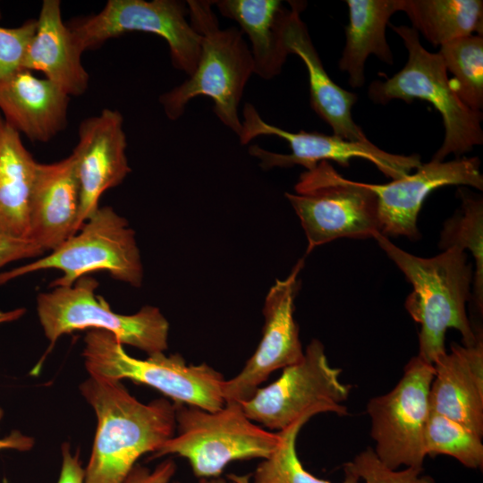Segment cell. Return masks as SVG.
I'll use <instances>...</instances> for the list:
<instances>
[{"instance_id":"27","label":"cell","mask_w":483,"mask_h":483,"mask_svg":"<svg viewBox=\"0 0 483 483\" xmlns=\"http://www.w3.org/2000/svg\"><path fill=\"white\" fill-rule=\"evenodd\" d=\"M447 72L453 74L450 84L458 97L470 109L483 107V38L471 35L454 39L440 47Z\"/></svg>"},{"instance_id":"25","label":"cell","mask_w":483,"mask_h":483,"mask_svg":"<svg viewBox=\"0 0 483 483\" xmlns=\"http://www.w3.org/2000/svg\"><path fill=\"white\" fill-rule=\"evenodd\" d=\"M402 11L412 29L435 46L454 39L483 35L481 0H402Z\"/></svg>"},{"instance_id":"20","label":"cell","mask_w":483,"mask_h":483,"mask_svg":"<svg viewBox=\"0 0 483 483\" xmlns=\"http://www.w3.org/2000/svg\"><path fill=\"white\" fill-rule=\"evenodd\" d=\"M70 96L47 79L19 69L0 81L3 119L30 140L47 142L67 123Z\"/></svg>"},{"instance_id":"37","label":"cell","mask_w":483,"mask_h":483,"mask_svg":"<svg viewBox=\"0 0 483 483\" xmlns=\"http://www.w3.org/2000/svg\"><path fill=\"white\" fill-rule=\"evenodd\" d=\"M250 476L249 475H235V474H230L228 475V481L229 483H250Z\"/></svg>"},{"instance_id":"17","label":"cell","mask_w":483,"mask_h":483,"mask_svg":"<svg viewBox=\"0 0 483 483\" xmlns=\"http://www.w3.org/2000/svg\"><path fill=\"white\" fill-rule=\"evenodd\" d=\"M80 187L75 160L38 163L29 205L28 240L44 252L54 250L78 232Z\"/></svg>"},{"instance_id":"7","label":"cell","mask_w":483,"mask_h":483,"mask_svg":"<svg viewBox=\"0 0 483 483\" xmlns=\"http://www.w3.org/2000/svg\"><path fill=\"white\" fill-rule=\"evenodd\" d=\"M97 286L88 275L70 286L53 287L38 295V317L52 345L66 334L89 329L108 332L123 345L148 355L166 351L169 323L158 308L146 305L131 315L114 312L105 298L96 294Z\"/></svg>"},{"instance_id":"9","label":"cell","mask_w":483,"mask_h":483,"mask_svg":"<svg viewBox=\"0 0 483 483\" xmlns=\"http://www.w3.org/2000/svg\"><path fill=\"white\" fill-rule=\"evenodd\" d=\"M295 192H285L308 241L306 255L341 238L368 239L380 233L378 202L365 182L344 178L327 161L301 173Z\"/></svg>"},{"instance_id":"6","label":"cell","mask_w":483,"mask_h":483,"mask_svg":"<svg viewBox=\"0 0 483 483\" xmlns=\"http://www.w3.org/2000/svg\"><path fill=\"white\" fill-rule=\"evenodd\" d=\"M82 356L90 377L129 379L155 388L174 403L208 411H217L225 404L223 375L207 363H187L178 353L157 352L147 359H136L112 334L89 330L84 338Z\"/></svg>"},{"instance_id":"18","label":"cell","mask_w":483,"mask_h":483,"mask_svg":"<svg viewBox=\"0 0 483 483\" xmlns=\"http://www.w3.org/2000/svg\"><path fill=\"white\" fill-rule=\"evenodd\" d=\"M429 390L431 411L444 415L483 436L482 331L471 345L453 343L433 363Z\"/></svg>"},{"instance_id":"34","label":"cell","mask_w":483,"mask_h":483,"mask_svg":"<svg viewBox=\"0 0 483 483\" xmlns=\"http://www.w3.org/2000/svg\"><path fill=\"white\" fill-rule=\"evenodd\" d=\"M57 483H85V469L79 453H72L68 444L62 446V464Z\"/></svg>"},{"instance_id":"33","label":"cell","mask_w":483,"mask_h":483,"mask_svg":"<svg viewBox=\"0 0 483 483\" xmlns=\"http://www.w3.org/2000/svg\"><path fill=\"white\" fill-rule=\"evenodd\" d=\"M176 471L173 459H165L153 470L136 464L123 483H170Z\"/></svg>"},{"instance_id":"19","label":"cell","mask_w":483,"mask_h":483,"mask_svg":"<svg viewBox=\"0 0 483 483\" xmlns=\"http://www.w3.org/2000/svg\"><path fill=\"white\" fill-rule=\"evenodd\" d=\"M289 3L291 8L284 21L283 40L288 54L298 55L307 68L312 109L332 128L334 135L351 141H369L352 119V109L357 95L332 80L301 18L305 3Z\"/></svg>"},{"instance_id":"38","label":"cell","mask_w":483,"mask_h":483,"mask_svg":"<svg viewBox=\"0 0 483 483\" xmlns=\"http://www.w3.org/2000/svg\"><path fill=\"white\" fill-rule=\"evenodd\" d=\"M173 483H182L179 481H174ZM198 483H229L225 479L222 477L216 478H208V479H199Z\"/></svg>"},{"instance_id":"24","label":"cell","mask_w":483,"mask_h":483,"mask_svg":"<svg viewBox=\"0 0 483 483\" xmlns=\"http://www.w3.org/2000/svg\"><path fill=\"white\" fill-rule=\"evenodd\" d=\"M38 162L0 115V235L27 239L29 205Z\"/></svg>"},{"instance_id":"3","label":"cell","mask_w":483,"mask_h":483,"mask_svg":"<svg viewBox=\"0 0 483 483\" xmlns=\"http://www.w3.org/2000/svg\"><path fill=\"white\" fill-rule=\"evenodd\" d=\"M190 22L201 36L200 55L194 72L162 94L159 102L169 120L179 119L196 97L212 99L213 111L225 126L239 136L238 106L253 72L250 49L236 27L220 29L214 1L189 0Z\"/></svg>"},{"instance_id":"8","label":"cell","mask_w":483,"mask_h":483,"mask_svg":"<svg viewBox=\"0 0 483 483\" xmlns=\"http://www.w3.org/2000/svg\"><path fill=\"white\" fill-rule=\"evenodd\" d=\"M45 269L61 271L50 287L70 286L79 278L106 271L113 278L140 287L143 266L135 232L111 207L98 208L80 230L48 255L0 273V284Z\"/></svg>"},{"instance_id":"16","label":"cell","mask_w":483,"mask_h":483,"mask_svg":"<svg viewBox=\"0 0 483 483\" xmlns=\"http://www.w3.org/2000/svg\"><path fill=\"white\" fill-rule=\"evenodd\" d=\"M123 118L117 110L103 109L83 120L72 153L80 187L78 231L99 208L107 190L121 184L131 172Z\"/></svg>"},{"instance_id":"26","label":"cell","mask_w":483,"mask_h":483,"mask_svg":"<svg viewBox=\"0 0 483 483\" xmlns=\"http://www.w3.org/2000/svg\"><path fill=\"white\" fill-rule=\"evenodd\" d=\"M461 208L443 225L438 246L442 250L455 247L470 251L475 261L470 301L483 311V199L460 188Z\"/></svg>"},{"instance_id":"12","label":"cell","mask_w":483,"mask_h":483,"mask_svg":"<svg viewBox=\"0 0 483 483\" xmlns=\"http://www.w3.org/2000/svg\"><path fill=\"white\" fill-rule=\"evenodd\" d=\"M433 377V364L414 356L395 386L367 404L370 434L376 443L373 450L393 470L401 466L423 469L424 431L430 413Z\"/></svg>"},{"instance_id":"28","label":"cell","mask_w":483,"mask_h":483,"mask_svg":"<svg viewBox=\"0 0 483 483\" xmlns=\"http://www.w3.org/2000/svg\"><path fill=\"white\" fill-rule=\"evenodd\" d=\"M311 417L303 416L288 428L278 431L280 441L272 453L258 465L250 483H331L306 470L296 452V439L304 424ZM344 469L342 483H361L360 479Z\"/></svg>"},{"instance_id":"11","label":"cell","mask_w":483,"mask_h":483,"mask_svg":"<svg viewBox=\"0 0 483 483\" xmlns=\"http://www.w3.org/2000/svg\"><path fill=\"white\" fill-rule=\"evenodd\" d=\"M187 16L186 2L109 0L99 13L76 19L68 28L82 53L129 32L157 35L167 43L174 67L191 76L199 59L201 36Z\"/></svg>"},{"instance_id":"29","label":"cell","mask_w":483,"mask_h":483,"mask_svg":"<svg viewBox=\"0 0 483 483\" xmlns=\"http://www.w3.org/2000/svg\"><path fill=\"white\" fill-rule=\"evenodd\" d=\"M424 450L426 456L448 455L470 469L483 465L482 436L431 411L424 431Z\"/></svg>"},{"instance_id":"15","label":"cell","mask_w":483,"mask_h":483,"mask_svg":"<svg viewBox=\"0 0 483 483\" xmlns=\"http://www.w3.org/2000/svg\"><path fill=\"white\" fill-rule=\"evenodd\" d=\"M447 185H464L483 190L480 160L460 157L452 161L431 160L421 164L415 174L385 184L367 183L378 202L380 233L385 236L419 238L418 215L426 198Z\"/></svg>"},{"instance_id":"10","label":"cell","mask_w":483,"mask_h":483,"mask_svg":"<svg viewBox=\"0 0 483 483\" xmlns=\"http://www.w3.org/2000/svg\"><path fill=\"white\" fill-rule=\"evenodd\" d=\"M340 374L329 364L324 344L313 339L299 362L284 368L275 381L241 404L249 419L268 430L281 431L303 416H344L348 411L343 402L351 386L341 382Z\"/></svg>"},{"instance_id":"35","label":"cell","mask_w":483,"mask_h":483,"mask_svg":"<svg viewBox=\"0 0 483 483\" xmlns=\"http://www.w3.org/2000/svg\"><path fill=\"white\" fill-rule=\"evenodd\" d=\"M3 411L0 408V421L3 418ZM34 441L31 437L24 436L20 431H13L10 435L0 437V451L1 450H17L28 451L32 448Z\"/></svg>"},{"instance_id":"30","label":"cell","mask_w":483,"mask_h":483,"mask_svg":"<svg viewBox=\"0 0 483 483\" xmlns=\"http://www.w3.org/2000/svg\"><path fill=\"white\" fill-rule=\"evenodd\" d=\"M357 475L364 483H436L428 475H422L423 469L405 467L393 470L382 462L372 448L357 454L343 465Z\"/></svg>"},{"instance_id":"36","label":"cell","mask_w":483,"mask_h":483,"mask_svg":"<svg viewBox=\"0 0 483 483\" xmlns=\"http://www.w3.org/2000/svg\"><path fill=\"white\" fill-rule=\"evenodd\" d=\"M25 311L26 310L22 308H18L7 311L0 310V325L20 319L25 314Z\"/></svg>"},{"instance_id":"4","label":"cell","mask_w":483,"mask_h":483,"mask_svg":"<svg viewBox=\"0 0 483 483\" xmlns=\"http://www.w3.org/2000/svg\"><path fill=\"white\" fill-rule=\"evenodd\" d=\"M174 404L177 434L151 458L173 454L185 458L199 479L220 477L234 461L265 459L279 444L280 433L257 425L239 402H225L217 411Z\"/></svg>"},{"instance_id":"32","label":"cell","mask_w":483,"mask_h":483,"mask_svg":"<svg viewBox=\"0 0 483 483\" xmlns=\"http://www.w3.org/2000/svg\"><path fill=\"white\" fill-rule=\"evenodd\" d=\"M44 251L27 239H17L0 235V268L24 258L41 256Z\"/></svg>"},{"instance_id":"2","label":"cell","mask_w":483,"mask_h":483,"mask_svg":"<svg viewBox=\"0 0 483 483\" xmlns=\"http://www.w3.org/2000/svg\"><path fill=\"white\" fill-rule=\"evenodd\" d=\"M374 239L412 286L404 306L420 326L418 356L433 364L446 352L449 328L459 331L463 345L473 344L482 329L473 328L466 311L473 281L467 253L452 247L436 256L421 258L402 250L380 233Z\"/></svg>"},{"instance_id":"22","label":"cell","mask_w":483,"mask_h":483,"mask_svg":"<svg viewBox=\"0 0 483 483\" xmlns=\"http://www.w3.org/2000/svg\"><path fill=\"white\" fill-rule=\"evenodd\" d=\"M214 4L225 18L235 21L250 41L253 72L270 80L279 75L289 55L283 26L289 9L279 0H220Z\"/></svg>"},{"instance_id":"21","label":"cell","mask_w":483,"mask_h":483,"mask_svg":"<svg viewBox=\"0 0 483 483\" xmlns=\"http://www.w3.org/2000/svg\"><path fill=\"white\" fill-rule=\"evenodd\" d=\"M81 55L63 21L61 2L44 0L22 68L43 72L68 96L78 97L87 90L89 79Z\"/></svg>"},{"instance_id":"31","label":"cell","mask_w":483,"mask_h":483,"mask_svg":"<svg viewBox=\"0 0 483 483\" xmlns=\"http://www.w3.org/2000/svg\"><path fill=\"white\" fill-rule=\"evenodd\" d=\"M37 19L14 28L0 26V81L22 68L28 45L35 32Z\"/></svg>"},{"instance_id":"14","label":"cell","mask_w":483,"mask_h":483,"mask_svg":"<svg viewBox=\"0 0 483 483\" xmlns=\"http://www.w3.org/2000/svg\"><path fill=\"white\" fill-rule=\"evenodd\" d=\"M300 258L284 279H276L269 289L262 309L264 325L261 339L242 370L225 381V402L242 403L250 400L268 377L299 362L304 354L299 326L294 318V301L301 282Z\"/></svg>"},{"instance_id":"23","label":"cell","mask_w":483,"mask_h":483,"mask_svg":"<svg viewBox=\"0 0 483 483\" xmlns=\"http://www.w3.org/2000/svg\"><path fill=\"white\" fill-rule=\"evenodd\" d=\"M349 22L339 69L348 74L349 84L360 88L365 82V64L370 55L387 64L394 56L386 41V29L391 16L402 11V0H346Z\"/></svg>"},{"instance_id":"1","label":"cell","mask_w":483,"mask_h":483,"mask_svg":"<svg viewBox=\"0 0 483 483\" xmlns=\"http://www.w3.org/2000/svg\"><path fill=\"white\" fill-rule=\"evenodd\" d=\"M80 389L97 417L85 483H123L142 455L175 434V404L166 398L143 403L122 381L90 376Z\"/></svg>"},{"instance_id":"5","label":"cell","mask_w":483,"mask_h":483,"mask_svg":"<svg viewBox=\"0 0 483 483\" xmlns=\"http://www.w3.org/2000/svg\"><path fill=\"white\" fill-rule=\"evenodd\" d=\"M392 30L402 39L408 52L404 67L385 81L375 80L369 87V98L380 105L393 99L411 103L429 102L440 113L445 127L441 147L432 160L444 161L449 155L460 158L483 143V114L468 107L455 94L441 55L427 51L419 32L405 25Z\"/></svg>"},{"instance_id":"39","label":"cell","mask_w":483,"mask_h":483,"mask_svg":"<svg viewBox=\"0 0 483 483\" xmlns=\"http://www.w3.org/2000/svg\"></svg>"},{"instance_id":"13","label":"cell","mask_w":483,"mask_h":483,"mask_svg":"<svg viewBox=\"0 0 483 483\" xmlns=\"http://www.w3.org/2000/svg\"><path fill=\"white\" fill-rule=\"evenodd\" d=\"M242 116V130L238 136L242 144H248L258 136H276L289 144L290 154L271 152L258 145L249 148L250 155L259 160V165L264 170L274 167L288 168L296 165L311 170L322 161H334L348 167L352 158H362L372 163L385 176L396 180L410 174L422 164L418 154H392L369 140L351 141L334 134L285 131L264 121L250 103L244 105Z\"/></svg>"}]
</instances>
